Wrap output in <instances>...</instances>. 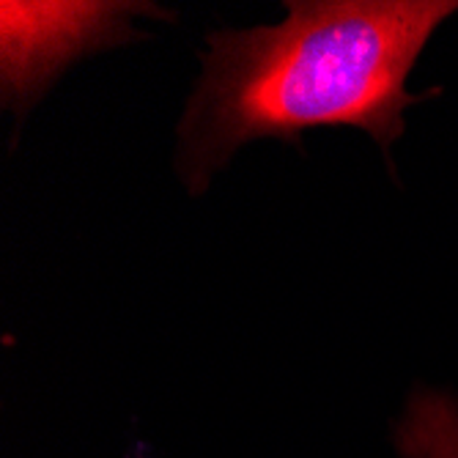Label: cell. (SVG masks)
<instances>
[{
    "mask_svg": "<svg viewBox=\"0 0 458 458\" xmlns=\"http://www.w3.org/2000/svg\"><path fill=\"white\" fill-rule=\"evenodd\" d=\"M280 25L212 30L176 127V171L206 192L253 140L294 143L318 127H357L390 157L403 113L439 91L406 80L458 0H288Z\"/></svg>",
    "mask_w": 458,
    "mask_h": 458,
    "instance_id": "obj_1",
    "label": "cell"
},
{
    "mask_svg": "<svg viewBox=\"0 0 458 458\" xmlns=\"http://www.w3.org/2000/svg\"><path fill=\"white\" fill-rule=\"evenodd\" d=\"M393 437L403 458H458V395L418 387Z\"/></svg>",
    "mask_w": 458,
    "mask_h": 458,
    "instance_id": "obj_2",
    "label": "cell"
}]
</instances>
